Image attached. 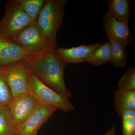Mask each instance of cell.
I'll use <instances>...</instances> for the list:
<instances>
[{
	"label": "cell",
	"instance_id": "2",
	"mask_svg": "<svg viewBox=\"0 0 135 135\" xmlns=\"http://www.w3.org/2000/svg\"><path fill=\"white\" fill-rule=\"evenodd\" d=\"M67 0H46L36 24L49 41L56 43L57 32L65 17L64 9Z\"/></svg>",
	"mask_w": 135,
	"mask_h": 135
},
{
	"label": "cell",
	"instance_id": "3",
	"mask_svg": "<svg viewBox=\"0 0 135 135\" xmlns=\"http://www.w3.org/2000/svg\"><path fill=\"white\" fill-rule=\"evenodd\" d=\"M22 9L16 0L6 2L5 15L0 22V37L12 40L29 25L36 23Z\"/></svg>",
	"mask_w": 135,
	"mask_h": 135
},
{
	"label": "cell",
	"instance_id": "17",
	"mask_svg": "<svg viewBox=\"0 0 135 135\" xmlns=\"http://www.w3.org/2000/svg\"><path fill=\"white\" fill-rule=\"evenodd\" d=\"M25 12L35 22H37L45 0H16Z\"/></svg>",
	"mask_w": 135,
	"mask_h": 135
},
{
	"label": "cell",
	"instance_id": "21",
	"mask_svg": "<svg viewBox=\"0 0 135 135\" xmlns=\"http://www.w3.org/2000/svg\"><path fill=\"white\" fill-rule=\"evenodd\" d=\"M117 125L116 123L112 126L105 133L104 135H116Z\"/></svg>",
	"mask_w": 135,
	"mask_h": 135
},
{
	"label": "cell",
	"instance_id": "13",
	"mask_svg": "<svg viewBox=\"0 0 135 135\" xmlns=\"http://www.w3.org/2000/svg\"><path fill=\"white\" fill-rule=\"evenodd\" d=\"M107 3L110 14L116 19L128 25L132 1L109 0Z\"/></svg>",
	"mask_w": 135,
	"mask_h": 135
},
{
	"label": "cell",
	"instance_id": "15",
	"mask_svg": "<svg viewBox=\"0 0 135 135\" xmlns=\"http://www.w3.org/2000/svg\"><path fill=\"white\" fill-rule=\"evenodd\" d=\"M111 43L107 42L100 44L88 59V62L96 66H101L110 62Z\"/></svg>",
	"mask_w": 135,
	"mask_h": 135
},
{
	"label": "cell",
	"instance_id": "7",
	"mask_svg": "<svg viewBox=\"0 0 135 135\" xmlns=\"http://www.w3.org/2000/svg\"><path fill=\"white\" fill-rule=\"evenodd\" d=\"M40 104L29 92L12 98L7 107L17 131Z\"/></svg>",
	"mask_w": 135,
	"mask_h": 135
},
{
	"label": "cell",
	"instance_id": "19",
	"mask_svg": "<svg viewBox=\"0 0 135 135\" xmlns=\"http://www.w3.org/2000/svg\"><path fill=\"white\" fill-rule=\"evenodd\" d=\"M121 117L123 135H135V110L126 111Z\"/></svg>",
	"mask_w": 135,
	"mask_h": 135
},
{
	"label": "cell",
	"instance_id": "6",
	"mask_svg": "<svg viewBox=\"0 0 135 135\" xmlns=\"http://www.w3.org/2000/svg\"><path fill=\"white\" fill-rule=\"evenodd\" d=\"M9 87L12 98L28 93L29 71L23 61L0 67Z\"/></svg>",
	"mask_w": 135,
	"mask_h": 135
},
{
	"label": "cell",
	"instance_id": "10",
	"mask_svg": "<svg viewBox=\"0 0 135 135\" xmlns=\"http://www.w3.org/2000/svg\"><path fill=\"white\" fill-rule=\"evenodd\" d=\"M102 19L104 29L109 41H116L127 46L134 41L128 25L116 19L108 11Z\"/></svg>",
	"mask_w": 135,
	"mask_h": 135
},
{
	"label": "cell",
	"instance_id": "20",
	"mask_svg": "<svg viewBox=\"0 0 135 135\" xmlns=\"http://www.w3.org/2000/svg\"><path fill=\"white\" fill-rule=\"evenodd\" d=\"M12 99L11 91L0 68V105L8 106Z\"/></svg>",
	"mask_w": 135,
	"mask_h": 135
},
{
	"label": "cell",
	"instance_id": "4",
	"mask_svg": "<svg viewBox=\"0 0 135 135\" xmlns=\"http://www.w3.org/2000/svg\"><path fill=\"white\" fill-rule=\"evenodd\" d=\"M28 89L29 93L40 104L55 106L65 113L75 109L69 98L51 88L30 71L28 77Z\"/></svg>",
	"mask_w": 135,
	"mask_h": 135
},
{
	"label": "cell",
	"instance_id": "12",
	"mask_svg": "<svg viewBox=\"0 0 135 135\" xmlns=\"http://www.w3.org/2000/svg\"><path fill=\"white\" fill-rule=\"evenodd\" d=\"M114 104L120 117L126 111L135 110V90L124 91L118 89L114 92Z\"/></svg>",
	"mask_w": 135,
	"mask_h": 135
},
{
	"label": "cell",
	"instance_id": "8",
	"mask_svg": "<svg viewBox=\"0 0 135 135\" xmlns=\"http://www.w3.org/2000/svg\"><path fill=\"white\" fill-rule=\"evenodd\" d=\"M57 109L53 105L40 104L18 128L16 135H37L41 127Z\"/></svg>",
	"mask_w": 135,
	"mask_h": 135
},
{
	"label": "cell",
	"instance_id": "11",
	"mask_svg": "<svg viewBox=\"0 0 135 135\" xmlns=\"http://www.w3.org/2000/svg\"><path fill=\"white\" fill-rule=\"evenodd\" d=\"M100 45L99 44L95 43L92 45L73 47L69 49L57 46L56 53L59 58L66 64L68 63L86 62Z\"/></svg>",
	"mask_w": 135,
	"mask_h": 135
},
{
	"label": "cell",
	"instance_id": "5",
	"mask_svg": "<svg viewBox=\"0 0 135 135\" xmlns=\"http://www.w3.org/2000/svg\"><path fill=\"white\" fill-rule=\"evenodd\" d=\"M11 40L30 51L41 54L57 47L49 41L36 23L25 27Z\"/></svg>",
	"mask_w": 135,
	"mask_h": 135
},
{
	"label": "cell",
	"instance_id": "9",
	"mask_svg": "<svg viewBox=\"0 0 135 135\" xmlns=\"http://www.w3.org/2000/svg\"><path fill=\"white\" fill-rule=\"evenodd\" d=\"M41 54L34 53L15 42L0 37V67L25 61Z\"/></svg>",
	"mask_w": 135,
	"mask_h": 135
},
{
	"label": "cell",
	"instance_id": "14",
	"mask_svg": "<svg viewBox=\"0 0 135 135\" xmlns=\"http://www.w3.org/2000/svg\"><path fill=\"white\" fill-rule=\"evenodd\" d=\"M109 41L111 43L110 62L116 68L126 67L128 61L127 45L115 40Z\"/></svg>",
	"mask_w": 135,
	"mask_h": 135
},
{
	"label": "cell",
	"instance_id": "18",
	"mask_svg": "<svg viewBox=\"0 0 135 135\" xmlns=\"http://www.w3.org/2000/svg\"><path fill=\"white\" fill-rule=\"evenodd\" d=\"M118 89L124 91L135 90V68L129 67L118 83Z\"/></svg>",
	"mask_w": 135,
	"mask_h": 135
},
{
	"label": "cell",
	"instance_id": "16",
	"mask_svg": "<svg viewBox=\"0 0 135 135\" xmlns=\"http://www.w3.org/2000/svg\"><path fill=\"white\" fill-rule=\"evenodd\" d=\"M14 126L7 106L0 105V135H16Z\"/></svg>",
	"mask_w": 135,
	"mask_h": 135
},
{
	"label": "cell",
	"instance_id": "1",
	"mask_svg": "<svg viewBox=\"0 0 135 135\" xmlns=\"http://www.w3.org/2000/svg\"><path fill=\"white\" fill-rule=\"evenodd\" d=\"M56 49L23 62L27 69L44 84L69 98L71 94L66 88L64 79L66 64L57 56Z\"/></svg>",
	"mask_w": 135,
	"mask_h": 135
}]
</instances>
